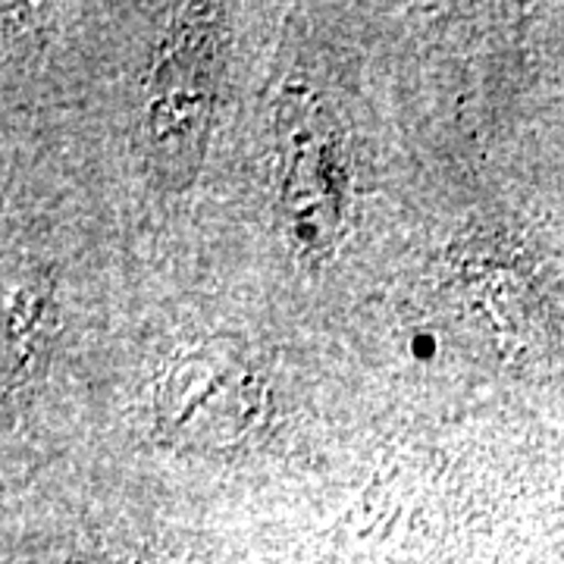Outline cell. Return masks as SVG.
<instances>
[{
    "instance_id": "1",
    "label": "cell",
    "mask_w": 564,
    "mask_h": 564,
    "mask_svg": "<svg viewBox=\"0 0 564 564\" xmlns=\"http://www.w3.org/2000/svg\"><path fill=\"white\" fill-rule=\"evenodd\" d=\"M220 7H185L158 41L141 104V151L158 185L180 192L202 170L223 73Z\"/></svg>"
},
{
    "instance_id": "2",
    "label": "cell",
    "mask_w": 564,
    "mask_h": 564,
    "mask_svg": "<svg viewBox=\"0 0 564 564\" xmlns=\"http://www.w3.org/2000/svg\"><path fill=\"white\" fill-rule=\"evenodd\" d=\"M282 154L280 207L292 248L302 258H323L343 232L345 148L323 101L302 85H285L276 113Z\"/></svg>"
},
{
    "instance_id": "3",
    "label": "cell",
    "mask_w": 564,
    "mask_h": 564,
    "mask_svg": "<svg viewBox=\"0 0 564 564\" xmlns=\"http://www.w3.org/2000/svg\"><path fill=\"white\" fill-rule=\"evenodd\" d=\"M263 383L242 351L223 343L182 348L158 392V421L173 443L223 448L261 421Z\"/></svg>"
},
{
    "instance_id": "4",
    "label": "cell",
    "mask_w": 564,
    "mask_h": 564,
    "mask_svg": "<svg viewBox=\"0 0 564 564\" xmlns=\"http://www.w3.org/2000/svg\"><path fill=\"white\" fill-rule=\"evenodd\" d=\"M51 307L44 302L39 285H22L7 302V389L22 383L32 373V364L39 358V345L44 343V323Z\"/></svg>"
}]
</instances>
